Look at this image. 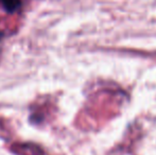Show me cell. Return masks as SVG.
Listing matches in <instances>:
<instances>
[{
  "label": "cell",
  "instance_id": "cell-1",
  "mask_svg": "<svg viewBox=\"0 0 156 155\" xmlns=\"http://www.w3.org/2000/svg\"><path fill=\"white\" fill-rule=\"evenodd\" d=\"M4 10L8 13H14L21 5L20 0H1Z\"/></svg>",
  "mask_w": 156,
  "mask_h": 155
},
{
  "label": "cell",
  "instance_id": "cell-2",
  "mask_svg": "<svg viewBox=\"0 0 156 155\" xmlns=\"http://www.w3.org/2000/svg\"><path fill=\"white\" fill-rule=\"evenodd\" d=\"M1 37H2V32H0V39H1Z\"/></svg>",
  "mask_w": 156,
  "mask_h": 155
}]
</instances>
